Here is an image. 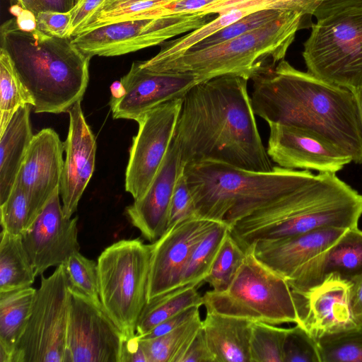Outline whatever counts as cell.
<instances>
[{"mask_svg":"<svg viewBox=\"0 0 362 362\" xmlns=\"http://www.w3.org/2000/svg\"><path fill=\"white\" fill-rule=\"evenodd\" d=\"M11 4L13 5H18L22 8L25 9V4L27 0H10Z\"/></svg>","mask_w":362,"mask_h":362,"instance_id":"53","label":"cell"},{"mask_svg":"<svg viewBox=\"0 0 362 362\" xmlns=\"http://www.w3.org/2000/svg\"><path fill=\"white\" fill-rule=\"evenodd\" d=\"M255 115L310 131L362 163V117L350 90L296 69L285 59L251 78Z\"/></svg>","mask_w":362,"mask_h":362,"instance_id":"2","label":"cell"},{"mask_svg":"<svg viewBox=\"0 0 362 362\" xmlns=\"http://www.w3.org/2000/svg\"><path fill=\"white\" fill-rule=\"evenodd\" d=\"M120 362H149L141 340L136 334L124 338Z\"/></svg>","mask_w":362,"mask_h":362,"instance_id":"47","label":"cell"},{"mask_svg":"<svg viewBox=\"0 0 362 362\" xmlns=\"http://www.w3.org/2000/svg\"><path fill=\"white\" fill-rule=\"evenodd\" d=\"M36 274L21 235L1 232L0 292L31 286Z\"/></svg>","mask_w":362,"mask_h":362,"instance_id":"28","label":"cell"},{"mask_svg":"<svg viewBox=\"0 0 362 362\" xmlns=\"http://www.w3.org/2000/svg\"><path fill=\"white\" fill-rule=\"evenodd\" d=\"M286 332V328L253 321L250 339L251 362H283Z\"/></svg>","mask_w":362,"mask_h":362,"instance_id":"35","label":"cell"},{"mask_svg":"<svg viewBox=\"0 0 362 362\" xmlns=\"http://www.w3.org/2000/svg\"><path fill=\"white\" fill-rule=\"evenodd\" d=\"M0 44L32 96L35 113L67 112L81 102L91 57L81 52L72 37L49 36L37 28L24 30L13 18L0 27Z\"/></svg>","mask_w":362,"mask_h":362,"instance_id":"4","label":"cell"},{"mask_svg":"<svg viewBox=\"0 0 362 362\" xmlns=\"http://www.w3.org/2000/svg\"><path fill=\"white\" fill-rule=\"evenodd\" d=\"M361 215V194L334 173L310 170L297 187L237 221L230 232L246 250L257 240L284 238L320 228H356Z\"/></svg>","mask_w":362,"mask_h":362,"instance_id":"3","label":"cell"},{"mask_svg":"<svg viewBox=\"0 0 362 362\" xmlns=\"http://www.w3.org/2000/svg\"><path fill=\"white\" fill-rule=\"evenodd\" d=\"M57 189L33 223L21 235L36 276L64 264L80 250L78 217L66 218Z\"/></svg>","mask_w":362,"mask_h":362,"instance_id":"15","label":"cell"},{"mask_svg":"<svg viewBox=\"0 0 362 362\" xmlns=\"http://www.w3.org/2000/svg\"><path fill=\"white\" fill-rule=\"evenodd\" d=\"M283 12L280 10L264 9L251 13L202 40L188 52L213 46L257 29L277 18Z\"/></svg>","mask_w":362,"mask_h":362,"instance_id":"37","label":"cell"},{"mask_svg":"<svg viewBox=\"0 0 362 362\" xmlns=\"http://www.w3.org/2000/svg\"><path fill=\"white\" fill-rule=\"evenodd\" d=\"M309 171L278 165L258 172L212 161L184 168L196 216L224 222L230 229L241 218L294 189Z\"/></svg>","mask_w":362,"mask_h":362,"instance_id":"5","label":"cell"},{"mask_svg":"<svg viewBox=\"0 0 362 362\" xmlns=\"http://www.w3.org/2000/svg\"><path fill=\"white\" fill-rule=\"evenodd\" d=\"M70 285L63 264L41 275L25 329L11 362H64Z\"/></svg>","mask_w":362,"mask_h":362,"instance_id":"10","label":"cell"},{"mask_svg":"<svg viewBox=\"0 0 362 362\" xmlns=\"http://www.w3.org/2000/svg\"><path fill=\"white\" fill-rule=\"evenodd\" d=\"M346 230L320 228L291 237L257 240L252 245L256 257L287 280L307 262L328 248Z\"/></svg>","mask_w":362,"mask_h":362,"instance_id":"23","label":"cell"},{"mask_svg":"<svg viewBox=\"0 0 362 362\" xmlns=\"http://www.w3.org/2000/svg\"><path fill=\"white\" fill-rule=\"evenodd\" d=\"M18 12L15 13L16 21L20 28L30 31L36 28L35 16L30 11L16 5Z\"/></svg>","mask_w":362,"mask_h":362,"instance_id":"50","label":"cell"},{"mask_svg":"<svg viewBox=\"0 0 362 362\" xmlns=\"http://www.w3.org/2000/svg\"><path fill=\"white\" fill-rule=\"evenodd\" d=\"M267 151L272 161L288 169L334 173L353 162L343 150L304 129L269 123Z\"/></svg>","mask_w":362,"mask_h":362,"instance_id":"17","label":"cell"},{"mask_svg":"<svg viewBox=\"0 0 362 362\" xmlns=\"http://www.w3.org/2000/svg\"><path fill=\"white\" fill-rule=\"evenodd\" d=\"M202 284H187L148 300L136 327V334L142 336L165 320L194 306L203 305V297L198 291Z\"/></svg>","mask_w":362,"mask_h":362,"instance_id":"27","label":"cell"},{"mask_svg":"<svg viewBox=\"0 0 362 362\" xmlns=\"http://www.w3.org/2000/svg\"><path fill=\"white\" fill-rule=\"evenodd\" d=\"M355 95H356L357 101H358L360 112H361V117H362V88L358 92H357L355 94Z\"/></svg>","mask_w":362,"mask_h":362,"instance_id":"52","label":"cell"},{"mask_svg":"<svg viewBox=\"0 0 362 362\" xmlns=\"http://www.w3.org/2000/svg\"><path fill=\"white\" fill-rule=\"evenodd\" d=\"M200 315L170 332L150 339H141L149 362H177L202 327ZM139 337V336H138Z\"/></svg>","mask_w":362,"mask_h":362,"instance_id":"32","label":"cell"},{"mask_svg":"<svg viewBox=\"0 0 362 362\" xmlns=\"http://www.w3.org/2000/svg\"><path fill=\"white\" fill-rule=\"evenodd\" d=\"M35 18L36 28L40 32L52 37H69L71 18L70 11H42Z\"/></svg>","mask_w":362,"mask_h":362,"instance_id":"42","label":"cell"},{"mask_svg":"<svg viewBox=\"0 0 362 362\" xmlns=\"http://www.w3.org/2000/svg\"><path fill=\"white\" fill-rule=\"evenodd\" d=\"M351 307L356 321L362 323V276L352 282Z\"/></svg>","mask_w":362,"mask_h":362,"instance_id":"49","label":"cell"},{"mask_svg":"<svg viewBox=\"0 0 362 362\" xmlns=\"http://www.w3.org/2000/svg\"><path fill=\"white\" fill-rule=\"evenodd\" d=\"M36 289L31 286L0 292V362H11L25 329Z\"/></svg>","mask_w":362,"mask_h":362,"instance_id":"26","label":"cell"},{"mask_svg":"<svg viewBox=\"0 0 362 362\" xmlns=\"http://www.w3.org/2000/svg\"><path fill=\"white\" fill-rule=\"evenodd\" d=\"M134 1H138V0H106L98 8L113 6V5H116V4H124V3H127V2Z\"/></svg>","mask_w":362,"mask_h":362,"instance_id":"51","label":"cell"},{"mask_svg":"<svg viewBox=\"0 0 362 362\" xmlns=\"http://www.w3.org/2000/svg\"><path fill=\"white\" fill-rule=\"evenodd\" d=\"M303 16L284 11L274 21L230 40L167 61L141 64L155 72L192 76L199 83L228 74L250 80L262 69L284 59Z\"/></svg>","mask_w":362,"mask_h":362,"instance_id":"6","label":"cell"},{"mask_svg":"<svg viewBox=\"0 0 362 362\" xmlns=\"http://www.w3.org/2000/svg\"><path fill=\"white\" fill-rule=\"evenodd\" d=\"M177 362H216L206 341L202 327L197 333Z\"/></svg>","mask_w":362,"mask_h":362,"instance_id":"44","label":"cell"},{"mask_svg":"<svg viewBox=\"0 0 362 362\" xmlns=\"http://www.w3.org/2000/svg\"><path fill=\"white\" fill-rule=\"evenodd\" d=\"M303 44L308 72L354 94L362 88V7L318 20Z\"/></svg>","mask_w":362,"mask_h":362,"instance_id":"9","label":"cell"},{"mask_svg":"<svg viewBox=\"0 0 362 362\" xmlns=\"http://www.w3.org/2000/svg\"><path fill=\"white\" fill-rule=\"evenodd\" d=\"M283 362H321L317 340L299 324L286 329Z\"/></svg>","mask_w":362,"mask_h":362,"instance_id":"38","label":"cell"},{"mask_svg":"<svg viewBox=\"0 0 362 362\" xmlns=\"http://www.w3.org/2000/svg\"><path fill=\"white\" fill-rule=\"evenodd\" d=\"M245 255L246 251L233 238L230 230L223 240L204 282L215 291L226 290L236 275Z\"/></svg>","mask_w":362,"mask_h":362,"instance_id":"34","label":"cell"},{"mask_svg":"<svg viewBox=\"0 0 362 362\" xmlns=\"http://www.w3.org/2000/svg\"><path fill=\"white\" fill-rule=\"evenodd\" d=\"M80 0H27L25 9L31 11L35 16L42 11L69 12Z\"/></svg>","mask_w":362,"mask_h":362,"instance_id":"46","label":"cell"},{"mask_svg":"<svg viewBox=\"0 0 362 362\" xmlns=\"http://www.w3.org/2000/svg\"><path fill=\"white\" fill-rule=\"evenodd\" d=\"M62 264L71 287L100 301L98 264L94 260L76 252Z\"/></svg>","mask_w":362,"mask_h":362,"instance_id":"36","label":"cell"},{"mask_svg":"<svg viewBox=\"0 0 362 362\" xmlns=\"http://www.w3.org/2000/svg\"><path fill=\"white\" fill-rule=\"evenodd\" d=\"M63 151L64 143L54 129L45 128L34 134L15 182L28 199V227L60 187Z\"/></svg>","mask_w":362,"mask_h":362,"instance_id":"18","label":"cell"},{"mask_svg":"<svg viewBox=\"0 0 362 362\" xmlns=\"http://www.w3.org/2000/svg\"><path fill=\"white\" fill-rule=\"evenodd\" d=\"M151 258V244L140 238L119 240L98 258L100 302L127 337L136 334L147 303Z\"/></svg>","mask_w":362,"mask_h":362,"instance_id":"8","label":"cell"},{"mask_svg":"<svg viewBox=\"0 0 362 362\" xmlns=\"http://www.w3.org/2000/svg\"><path fill=\"white\" fill-rule=\"evenodd\" d=\"M106 0H80L70 11L71 14L69 37H76L89 16Z\"/></svg>","mask_w":362,"mask_h":362,"instance_id":"45","label":"cell"},{"mask_svg":"<svg viewBox=\"0 0 362 362\" xmlns=\"http://www.w3.org/2000/svg\"><path fill=\"white\" fill-rule=\"evenodd\" d=\"M321 362H362V323L317 339Z\"/></svg>","mask_w":362,"mask_h":362,"instance_id":"33","label":"cell"},{"mask_svg":"<svg viewBox=\"0 0 362 362\" xmlns=\"http://www.w3.org/2000/svg\"><path fill=\"white\" fill-rule=\"evenodd\" d=\"M352 283L329 275L308 289L293 291L299 322L316 340L351 327L356 321L351 307Z\"/></svg>","mask_w":362,"mask_h":362,"instance_id":"19","label":"cell"},{"mask_svg":"<svg viewBox=\"0 0 362 362\" xmlns=\"http://www.w3.org/2000/svg\"><path fill=\"white\" fill-rule=\"evenodd\" d=\"M253 12L255 11L250 8H240L220 14L211 22L192 30L189 34L163 42L158 53L144 62L146 64H154L178 57L221 29Z\"/></svg>","mask_w":362,"mask_h":362,"instance_id":"29","label":"cell"},{"mask_svg":"<svg viewBox=\"0 0 362 362\" xmlns=\"http://www.w3.org/2000/svg\"><path fill=\"white\" fill-rule=\"evenodd\" d=\"M185 165L173 136L165 158L145 194L126 208L131 223L150 243L168 229L171 197L177 179Z\"/></svg>","mask_w":362,"mask_h":362,"instance_id":"21","label":"cell"},{"mask_svg":"<svg viewBox=\"0 0 362 362\" xmlns=\"http://www.w3.org/2000/svg\"><path fill=\"white\" fill-rule=\"evenodd\" d=\"M358 7H362V0H323L313 16L318 21L344 11Z\"/></svg>","mask_w":362,"mask_h":362,"instance_id":"48","label":"cell"},{"mask_svg":"<svg viewBox=\"0 0 362 362\" xmlns=\"http://www.w3.org/2000/svg\"><path fill=\"white\" fill-rule=\"evenodd\" d=\"M0 210L2 230L22 235L28 227L29 209L26 194L19 185H14Z\"/></svg>","mask_w":362,"mask_h":362,"instance_id":"39","label":"cell"},{"mask_svg":"<svg viewBox=\"0 0 362 362\" xmlns=\"http://www.w3.org/2000/svg\"><path fill=\"white\" fill-rule=\"evenodd\" d=\"M252 322L206 311L202 328L216 362H251L250 339Z\"/></svg>","mask_w":362,"mask_h":362,"instance_id":"24","label":"cell"},{"mask_svg":"<svg viewBox=\"0 0 362 362\" xmlns=\"http://www.w3.org/2000/svg\"><path fill=\"white\" fill-rule=\"evenodd\" d=\"M70 293L64 362H120L125 335L101 302L71 286Z\"/></svg>","mask_w":362,"mask_h":362,"instance_id":"12","label":"cell"},{"mask_svg":"<svg viewBox=\"0 0 362 362\" xmlns=\"http://www.w3.org/2000/svg\"><path fill=\"white\" fill-rule=\"evenodd\" d=\"M230 230L224 222H216L192 250L183 272L180 286L203 284L209 274L223 240Z\"/></svg>","mask_w":362,"mask_h":362,"instance_id":"31","label":"cell"},{"mask_svg":"<svg viewBox=\"0 0 362 362\" xmlns=\"http://www.w3.org/2000/svg\"><path fill=\"white\" fill-rule=\"evenodd\" d=\"M199 308H188L159 323L146 334L139 337L144 339H150L167 334L199 315Z\"/></svg>","mask_w":362,"mask_h":362,"instance_id":"43","label":"cell"},{"mask_svg":"<svg viewBox=\"0 0 362 362\" xmlns=\"http://www.w3.org/2000/svg\"><path fill=\"white\" fill-rule=\"evenodd\" d=\"M193 216H196L194 203L183 169L177 179L171 197L168 229Z\"/></svg>","mask_w":362,"mask_h":362,"instance_id":"41","label":"cell"},{"mask_svg":"<svg viewBox=\"0 0 362 362\" xmlns=\"http://www.w3.org/2000/svg\"><path fill=\"white\" fill-rule=\"evenodd\" d=\"M216 222L193 216L169 228L151 243L147 302L180 286L192 250Z\"/></svg>","mask_w":362,"mask_h":362,"instance_id":"16","label":"cell"},{"mask_svg":"<svg viewBox=\"0 0 362 362\" xmlns=\"http://www.w3.org/2000/svg\"><path fill=\"white\" fill-rule=\"evenodd\" d=\"M247 81L220 76L185 93L174 134L184 165L212 161L252 171L273 169L259 134Z\"/></svg>","mask_w":362,"mask_h":362,"instance_id":"1","label":"cell"},{"mask_svg":"<svg viewBox=\"0 0 362 362\" xmlns=\"http://www.w3.org/2000/svg\"><path fill=\"white\" fill-rule=\"evenodd\" d=\"M182 98L163 103L141 116L125 173V189L141 197L156 175L173 139Z\"/></svg>","mask_w":362,"mask_h":362,"instance_id":"13","label":"cell"},{"mask_svg":"<svg viewBox=\"0 0 362 362\" xmlns=\"http://www.w3.org/2000/svg\"><path fill=\"white\" fill-rule=\"evenodd\" d=\"M329 275L351 283L362 276V230L349 228L328 248L296 270L287 279L293 291H304Z\"/></svg>","mask_w":362,"mask_h":362,"instance_id":"22","label":"cell"},{"mask_svg":"<svg viewBox=\"0 0 362 362\" xmlns=\"http://www.w3.org/2000/svg\"><path fill=\"white\" fill-rule=\"evenodd\" d=\"M28 105L33 107V98L18 75L9 55L1 48L0 135L17 110Z\"/></svg>","mask_w":362,"mask_h":362,"instance_id":"30","label":"cell"},{"mask_svg":"<svg viewBox=\"0 0 362 362\" xmlns=\"http://www.w3.org/2000/svg\"><path fill=\"white\" fill-rule=\"evenodd\" d=\"M323 0H221L223 11L250 8L255 11L264 9L291 11L305 16H313Z\"/></svg>","mask_w":362,"mask_h":362,"instance_id":"40","label":"cell"},{"mask_svg":"<svg viewBox=\"0 0 362 362\" xmlns=\"http://www.w3.org/2000/svg\"><path fill=\"white\" fill-rule=\"evenodd\" d=\"M208 16L183 13L109 23L72 37L90 57H115L160 45L207 23Z\"/></svg>","mask_w":362,"mask_h":362,"instance_id":"11","label":"cell"},{"mask_svg":"<svg viewBox=\"0 0 362 362\" xmlns=\"http://www.w3.org/2000/svg\"><path fill=\"white\" fill-rule=\"evenodd\" d=\"M199 81L192 76L160 73L134 62L120 79L119 93H112L110 105L114 119L136 121L151 109L166 102L183 98Z\"/></svg>","mask_w":362,"mask_h":362,"instance_id":"14","label":"cell"},{"mask_svg":"<svg viewBox=\"0 0 362 362\" xmlns=\"http://www.w3.org/2000/svg\"><path fill=\"white\" fill-rule=\"evenodd\" d=\"M231 284L223 291L204 293L206 311L279 325L299 322L293 290L287 281L262 263L251 245Z\"/></svg>","mask_w":362,"mask_h":362,"instance_id":"7","label":"cell"},{"mask_svg":"<svg viewBox=\"0 0 362 362\" xmlns=\"http://www.w3.org/2000/svg\"><path fill=\"white\" fill-rule=\"evenodd\" d=\"M32 105L20 107L0 135V204L8 197L34 134Z\"/></svg>","mask_w":362,"mask_h":362,"instance_id":"25","label":"cell"},{"mask_svg":"<svg viewBox=\"0 0 362 362\" xmlns=\"http://www.w3.org/2000/svg\"><path fill=\"white\" fill-rule=\"evenodd\" d=\"M67 112L69 126L63 142L66 157L59 194L64 214L66 218H71L93 173L97 144L85 119L81 102L74 105Z\"/></svg>","mask_w":362,"mask_h":362,"instance_id":"20","label":"cell"}]
</instances>
